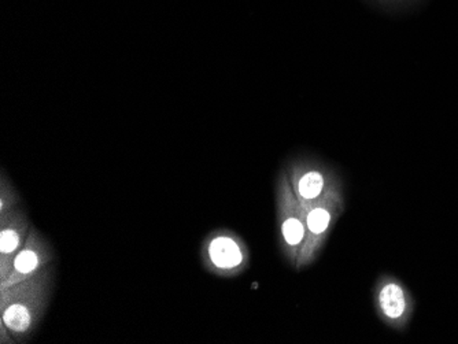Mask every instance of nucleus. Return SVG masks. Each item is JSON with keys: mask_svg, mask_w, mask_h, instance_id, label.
I'll return each instance as SVG.
<instances>
[{"mask_svg": "<svg viewBox=\"0 0 458 344\" xmlns=\"http://www.w3.org/2000/svg\"><path fill=\"white\" fill-rule=\"evenodd\" d=\"M55 281L53 264L30 279L0 289V321L9 328L15 344L33 338L50 306Z\"/></svg>", "mask_w": 458, "mask_h": 344, "instance_id": "nucleus-1", "label": "nucleus"}, {"mask_svg": "<svg viewBox=\"0 0 458 344\" xmlns=\"http://www.w3.org/2000/svg\"><path fill=\"white\" fill-rule=\"evenodd\" d=\"M305 210L306 239L298 256L295 271L301 272L315 265L320 258L332 231L346 210L344 183L331 189L313 204L302 205Z\"/></svg>", "mask_w": 458, "mask_h": 344, "instance_id": "nucleus-2", "label": "nucleus"}, {"mask_svg": "<svg viewBox=\"0 0 458 344\" xmlns=\"http://www.w3.org/2000/svg\"><path fill=\"white\" fill-rule=\"evenodd\" d=\"M199 256L203 269L218 279H236L251 265L246 240L228 228L210 231L200 243Z\"/></svg>", "mask_w": 458, "mask_h": 344, "instance_id": "nucleus-3", "label": "nucleus"}, {"mask_svg": "<svg viewBox=\"0 0 458 344\" xmlns=\"http://www.w3.org/2000/svg\"><path fill=\"white\" fill-rule=\"evenodd\" d=\"M279 250L291 268L297 266L298 256L306 239L305 210L291 189L284 169L280 168L275 183Z\"/></svg>", "mask_w": 458, "mask_h": 344, "instance_id": "nucleus-4", "label": "nucleus"}, {"mask_svg": "<svg viewBox=\"0 0 458 344\" xmlns=\"http://www.w3.org/2000/svg\"><path fill=\"white\" fill-rule=\"evenodd\" d=\"M283 169L301 205L313 204L344 183L338 171L318 156H293L284 162Z\"/></svg>", "mask_w": 458, "mask_h": 344, "instance_id": "nucleus-5", "label": "nucleus"}, {"mask_svg": "<svg viewBox=\"0 0 458 344\" xmlns=\"http://www.w3.org/2000/svg\"><path fill=\"white\" fill-rule=\"evenodd\" d=\"M372 303L377 317L397 332H405L416 310L411 289L391 273H380L373 282Z\"/></svg>", "mask_w": 458, "mask_h": 344, "instance_id": "nucleus-6", "label": "nucleus"}, {"mask_svg": "<svg viewBox=\"0 0 458 344\" xmlns=\"http://www.w3.org/2000/svg\"><path fill=\"white\" fill-rule=\"evenodd\" d=\"M55 259V251L48 239L32 225L24 248H21L20 253L15 256L12 272L6 280L0 281V289H9L18 282L30 279L54 264Z\"/></svg>", "mask_w": 458, "mask_h": 344, "instance_id": "nucleus-7", "label": "nucleus"}, {"mask_svg": "<svg viewBox=\"0 0 458 344\" xmlns=\"http://www.w3.org/2000/svg\"><path fill=\"white\" fill-rule=\"evenodd\" d=\"M30 228L32 224L22 206L0 215V281L12 272L15 256L24 248Z\"/></svg>", "mask_w": 458, "mask_h": 344, "instance_id": "nucleus-8", "label": "nucleus"}, {"mask_svg": "<svg viewBox=\"0 0 458 344\" xmlns=\"http://www.w3.org/2000/svg\"><path fill=\"white\" fill-rule=\"evenodd\" d=\"M18 206H21L20 192L12 183V180L6 176L4 169H2V173H0V215H4Z\"/></svg>", "mask_w": 458, "mask_h": 344, "instance_id": "nucleus-9", "label": "nucleus"}, {"mask_svg": "<svg viewBox=\"0 0 458 344\" xmlns=\"http://www.w3.org/2000/svg\"><path fill=\"white\" fill-rule=\"evenodd\" d=\"M0 343L2 344H15L14 339H13L12 333H10L9 328L0 321Z\"/></svg>", "mask_w": 458, "mask_h": 344, "instance_id": "nucleus-10", "label": "nucleus"}]
</instances>
